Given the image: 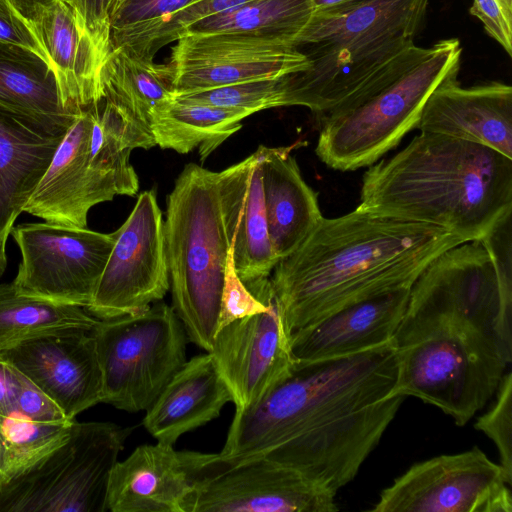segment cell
Listing matches in <instances>:
<instances>
[{
  "instance_id": "20",
  "label": "cell",
  "mask_w": 512,
  "mask_h": 512,
  "mask_svg": "<svg viewBox=\"0 0 512 512\" xmlns=\"http://www.w3.org/2000/svg\"><path fill=\"white\" fill-rule=\"evenodd\" d=\"M411 286L346 306L290 334L296 362L363 352L389 343L405 313Z\"/></svg>"
},
{
  "instance_id": "28",
  "label": "cell",
  "mask_w": 512,
  "mask_h": 512,
  "mask_svg": "<svg viewBox=\"0 0 512 512\" xmlns=\"http://www.w3.org/2000/svg\"><path fill=\"white\" fill-rule=\"evenodd\" d=\"M254 112L177 100L157 108L151 115V131L156 145L180 154L200 147L203 160L241 127V120Z\"/></svg>"
},
{
  "instance_id": "8",
  "label": "cell",
  "mask_w": 512,
  "mask_h": 512,
  "mask_svg": "<svg viewBox=\"0 0 512 512\" xmlns=\"http://www.w3.org/2000/svg\"><path fill=\"white\" fill-rule=\"evenodd\" d=\"M134 429L74 420L64 442L0 480V512H106L111 472Z\"/></svg>"
},
{
  "instance_id": "33",
  "label": "cell",
  "mask_w": 512,
  "mask_h": 512,
  "mask_svg": "<svg viewBox=\"0 0 512 512\" xmlns=\"http://www.w3.org/2000/svg\"><path fill=\"white\" fill-rule=\"evenodd\" d=\"M186 103L250 110L254 113L290 106L288 75L247 81L174 96Z\"/></svg>"
},
{
  "instance_id": "11",
  "label": "cell",
  "mask_w": 512,
  "mask_h": 512,
  "mask_svg": "<svg viewBox=\"0 0 512 512\" xmlns=\"http://www.w3.org/2000/svg\"><path fill=\"white\" fill-rule=\"evenodd\" d=\"M500 464L474 447L412 465L385 488L373 512H512Z\"/></svg>"
},
{
  "instance_id": "39",
  "label": "cell",
  "mask_w": 512,
  "mask_h": 512,
  "mask_svg": "<svg viewBox=\"0 0 512 512\" xmlns=\"http://www.w3.org/2000/svg\"><path fill=\"white\" fill-rule=\"evenodd\" d=\"M470 14L479 19L486 33L512 56V15L497 0H472Z\"/></svg>"
},
{
  "instance_id": "34",
  "label": "cell",
  "mask_w": 512,
  "mask_h": 512,
  "mask_svg": "<svg viewBox=\"0 0 512 512\" xmlns=\"http://www.w3.org/2000/svg\"><path fill=\"white\" fill-rule=\"evenodd\" d=\"M495 400L489 409L477 418L475 429L489 437L498 450L500 466L512 485V373L505 372Z\"/></svg>"
},
{
  "instance_id": "4",
  "label": "cell",
  "mask_w": 512,
  "mask_h": 512,
  "mask_svg": "<svg viewBox=\"0 0 512 512\" xmlns=\"http://www.w3.org/2000/svg\"><path fill=\"white\" fill-rule=\"evenodd\" d=\"M357 209L481 240L512 212V158L484 145L421 132L365 172Z\"/></svg>"
},
{
  "instance_id": "5",
  "label": "cell",
  "mask_w": 512,
  "mask_h": 512,
  "mask_svg": "<svg viewBox=\"0 0 512 512\" xmlns=\"http://www.w3.org/2000/svg\"><path fill=\"white\" fill-rule=\"evenodd\" d=\"M457 38L429 47L413 45L331 110L318 115L316 155L328 167L353 171L371 166L417 128L423 107L445 80L458 75Z\"/></svg>"
},
{
  "instance_id": "12",
  "label": "cell",
  "mask_w": 512,
  "mask_h": 512,
  "mask_svg": "<svg viewBox=\"0 0 512 512\" xmlns=\"http://www.w3.org/2000/svg\"><path fill=\"white\" fill-rule=\"evenodd\" d=\"M266 310L218 329L209 353L232 396L236 412L257 405L296 364L290 331L269 277L244 283Z\"/></svg>"
},
{
  "instance_id": "32",
  "label": "cell",
  "mask_w": 512,
  "mask_h": 512,
  "mask_svg": "<svg viewBox=\"0 0 512 512\" xmlns=\"http://www.w3.org/2000/svg\"><path fill=\"white\" fill-rule=\"evenodd\" d=\"M250 1L195 0L154 23L111 37V46H122L139 56L154 59L162 47L176 41L189 26Z\"/></svg>"
},
{
  "instance_id": "2",
  "label": "cell",
  "mask_w": 512,
  "mask_h": 512,
  "mask_svg": "<svg viewBox=\"0 0 512 512\" xmlns=\"http://www.w3.org/2000/svg\"><path fill=\"white\" fill-rule=\"evenodd\" d=\"M512 295L481 240L438 254L411 286L393 337L392 395L434 405L466 425L512 361Z\"/></svg>"
},
{
  "instance_id": "7",
  "label": "cell",
  "mask_w": 512,
  "mask_h": 512,
  "mask_svg": "<svg viewBox=\"0 0 512 512\" xmlns=\"http://www.w3.org/2000/svg\"><path fill=\"white\" fill-rule=\"evenodd\" d=\"M154 145L111 102L102 98L92 103L67 130L24 212L50 223L87 227L95 205L137 194L130 153Z\"/></svg>"
},
{
  "instance_id": "40",
  "label": "cell",
  "mask_w": 512,
  "mask_h": 512,
  "mask_svg": "<svg viewBox=\"0 0 512 512\" xmlns=\"http://www.w3.org/2000/svg\"><path fill=\"white\" fill-rule=\"evenodd\" d=\"M70 5L91 36L111 50L110 17L115 0H63Z\"/></svg>"
},
{
  "instance_id": "18",
  "label": "cell",
  "mask_w": 512,
  "mask_h": 512,
  "mask_svg": "<svg viewBox=\"0 0 512 512\" xmlns=\"http://www.w3.org/2000/svg\"><path fill=\"white\" fill-rule=\"evenodd\" d=\"M418 31L402 30L371 40L306 51L308 68L289 74L290 106L321 115L357 91L396 56L415 45Z\"/></svg>"
},
{
  "instance_id": "45",
  "label": "cell",
  "mask_w": 512,
  "mask_h": 512,
  "mask_svg": "<svg viewBox=\"0 0 512 512\" xmlns=\"http://www.w3.org/2000/svg\"><path fill=\"white\" fill-rule=\"evenodd\" d=\"M3 472H4V454H3V449H2V446L0 443V479L3 475Z\"/></svg>"
},
{
  "instance_id": "43",
  "label": "cell",
  "mask_w": 512,
  "mask_h": 512,
  "mask_svg": "<svg viewBox=\"0 0 512 512\" xmlns=\"http://www.w3.org/2000/svg\"><path fill=\"white\" fill-rule=\"evenodd\" d=\"M358 0H312L314 12L327 11L335 8H339Z\"/></svg>"
},
{
  "instance_id": "26",
  "label": "cell",
  "mask_w": 512,
  "mask_h": 512,
  "mask_svg": "<svg viewBox=\"0 0 512 512\" xmlns=\"http://www.w3.org/2000/svg\"><path fill=\"white\" fill-rule=\"evenodd\" d=\"M0 106L59 129H69L78 114L64 106L48 60L28 48L6 43H0Z\"/></svg>"
},
{
  "instance_id": "13",
  "label": "cell",
  "mask_w": 512,
  "mask_h": 512,
  "mask_svg": "<svg viewBox=\"0 0 512 512\" xmlns=\"http://www.w3.org/2000/svg\"><path fill=\"white\" fill-rule=\"evenodd\" d=\"M117 236L86 311L97 319L136 314L170 289L164 220L154 188L143 191Z\"/></svg>"
},
{
  "instance_id": "31",
  "label": "cell",
  "mask_w": 512,
  "mask_h": 512,
  "mask_svg": "<svg viewBox=\"0 0 512 512\" xmlns=\"http://www.w3.org/2000/svg\"><path fill=\"white\" fill-rule=\"evenodd\" d=\"M74 420L43 423L17 412L0 415V443L4 454V472L0 480L31 465L64 442Z\"/></svg>"
},
{
  "instance_id": "21",
  "label": "cell",
  "mask_w": 512,
  "mask_h": 512,
  "mask_svg": "<svg viewBox=\"0 0 512 512\" xmlns=\"http://www.w3.org/2000/svg\"><path fill=\"white\" fill-rule=\"evenodd\" d=\"M31 24L56 75L64 106L77 114L101 100V71L110 50L91 36L75 10L55 0Z\"/></svg>"
},
{
  "instance_id": "42",
  "label": "cell",
  "mask_w": 512,
  "mask_h": 512,
  "mask_svg": "<svg viewBox=\"0 0 512 512\" xmlns=\"http://www.w3.org/2000/svg\"><path fill=\"white\" fill-rule=\"evenodd\" d=\"M17 11L32 23L55 0H9Z\"/></svg>"
},
{
  "instance_id": "14",
  "label": "cell",
  "mask_w": 512,
  "mask_h": 512,
  "mask_svg": "<svg viewBox=\"0 0 512 512\" xmlns=\"http://www.w3.org/2000/svg\"><path fill=\"white\" fill-rule=\"evenodd\" d=\"M336 494L264 456L222 466L205 456L185 512H334Z\"/></svg>"
},
{
  "instance_id": "29",
  "label": "cell",
  "mask_w": 512,
  "mask_h": 512,
  "mask_svg": "<svg viewBox=\"0 0 512 512\" xmlns=\"http://www.w3.org/2000/svg\"><path fill=\"white\" fill-rule=\"evenodd\" d=\"M314 13L312 0H252L189 26L182 35L251 34L295 42Z\"/></svg>"
},
{
  "instance_id": "38",
  "label": "cell",
  "mask_w": 512,
  "mask_h": 512,
  "mask_svg": "<svg viewBox=\"0 0 512 512\" xmlns=\"http://www.w3.org/2000/svg\"><path fill=\"white\" fill-rule=\"evenodd\" d=\"M0 43L28 48L48 60L33 25L9 0H0Z\"/></svg>"
},
{
  "instance_id": "6",
  "label": "cell",
  "mask_w": 512,
  "mask_h": 512,
  "mask_svg": "<svg viewBox=\"0 0 512 512\" xmlns=\"http://www.w3.org/2000/svg\"><path fill=\"white\" fill-rule=\"evenodd\" d=\"M166 204L164 238L172 308L187 338L209 352L231 248L219 173L187 164Z\"/></svg>"
},
{
  "instance_id": "23",
  "label": "cell",
  "mask_w": 512,
  "mask_h": 512,
  "mask_svg": "<svg viewBox=\"0 0 512 512\" xmlns=\"http://www.w3.org/2000/svg\"><path fill=\"white\" fill-rule=\"evenodd\" d=\"M218 173L236 272L244 283L269 277L278 259L268 235L258 148Z\"/></svg>"
},
{
  "instance_id": "9",
  "label": "cell",
  "mask_w": 512,
  "mask_h": 512,
  "mask_svg": "<svg viewBox=\"0 0 512 512\" xmlns=\"http://www.w3.org/2000/svg\"><path fill=\"white\" fill-rule=\"evenodd\" d=\"M103 401L130 413L146 411L186 362L184 327L172 306L99 319L92 329Z\"/></svg>"
},
{
  "instance_id": "1",
  "label": "cell",
  "mask_w": 512,
  "mask_h": 512,
  "mask_svg": "<svg viewBox=\"0 0 512 512\" xmlns=\"http://www.w3.org/2000/svg\"><path fill=\"white\" fill-rule=\"evenodd\" d=\"M393 340L372 349L312 362L290 374L251 409L236 412L222 466L264 456L292 467L335 494L376 448L405 397L392 395Z\"/></svg>"
},
{
  "instance_id": "10",
  "label": "cell",
  "mask_w": 512,
  "mask_h": 512,
  "mask_svg": "<svg viewBox=\"0 0 512 512\" xmlns=\"http://www.w3.org/2000/svg\"><path fill=\"white\" fill-rule=\"evenodd\" d=\"M10 235L21 253L13 280L21 293L86 309L117 232L100 233L45 221L14 225Z\"/></svg>"
},
{
  "instance_id": "41",
  "label": "cell",
  "mask_w": 512,
  "mask_h": 512,
  "mask_svg": "<svg viewBox=\"0 0 512 512\" xmlns=\"http://www.w3.org/2000/svg\"><path fill=\"white\" fill-rule=\"evenodd\" d=\"M18 390V371L0 360V415L15 412Z\"/></svg>"
},
{
  "instance_id": "27",
  "label": "cell",
  "mask_w": 512,
  "mask_h": 512,
  "mask_svg": "<svg viewBox=\"0 0 512 512\" xmlns=\"http://www.w3.org/2000/svg\"><path fill=\"white\" fill-rule=\"evenodd\" d=\"M101 83L103 98L150 133L152 113L175 95L168 64H157L122 46L111 47L102 66Z\"/></svg>"
},
{
  "instance_id": "17",
  "label": "cell",
  "mask_w": 512,
  "mask_h": 512,
  "mask_svg": "<svg viewBox=\"0 0 512 512\" xmlns=\"http://www.w3.org/2000/svg\"><path fill=\"white\" fill-rule=\"evenodd\" d=\"M204 471V453L176 451L158 442L138 446L117 461L109 479L107 511L185 512Z\"/></svg>"
},
{
  "instance_id": "24",
  "label": "cell",
  "mask_w": 512,
  "mask_h": 512,
  "mask_svg": "<svg viewBox=\"0 0 512 512\" xmlns=\"http://www.w3.org/2000/svg\"><path fill=\"white\" fill-rule=\"evenodd\" d=\"M232 396L207 352L186 360L146 410L143 425L157 439L174 445L178 438L217 418Z\"/></svg>"
},
{
  "instance_id": "25",
  "label": "cell",
  "mask_w": 512,
  "mask_h": 512,
  "mask_svg": "<svg viewBox=\"0 0 512 512\" xmlns=\"http://www.w3.org/2000/svg\"><path fill=\"white\" fill-rule=\"evenodd\" d=\"M295 146L258 147L268 235L278 261L297 249L323 218L318 195L291 154Z\"/></svg>"
},
{
  "instance_id": "37",
  "label": "cell",
  "mask_w": 512,
  "mask_h": 512,
  "mask_svg": "<svg viewBox=\"0 0 512 512\" xmlns=\"http://www.w3.org/2000/svg\"><path fill=\"white\" fill-rule=\"evenodd\" d=\"M18 378L19 390L15 412L36 422L61 423L71 421L48 395L19 371Z\"/></svg>"
},
{
  "instance_id": "30",
  "label": "cell",
  "mask_w": 512,
  "mask_h": 512,
  "mask_svg": "<svg viewBox=\"0 0 512 512\" xmlns=\"http://www.w3.org/2000/svg\"><path fill=\"white\" fill-rule=\"evenodd\" d=\"M98 320L83 307L21 293L13 281L0 284V351L65 328L92 330Z\"/></svg>"
},
{
  "instance_id": "3",
  "label": "cell",
  "mask_w": 512,
  "mask_h": 512,
  "mask_svg": "<svg viewBox=\"0 0 512 512\" xmlns=\"http://www.w3.org/2000/svg\"><path fill=\"white\" fill-rule=\"evenodd\" d=\"M462 238L436 226L355 209L322 218L269 278L290 333L346 306L412 286Z\"/></svg>"
},
{
  "instance_id": "16",
  "label": "cell",
  "mask_w": 512,
  "mask_h": 512,
  "mask_svg": "<svg viewBox=\"0 0 512 512\" xmlns=\"http://www.w3.org/2000/svg\"><path fill=\"white\" fill-rule=\"evenodd\" d=\"M92 330L70 327L25 339L0 351L8 363L73 420L103 401V380Z\"/></svg>"
},
{
  "instance_id": "19",
  "label": "cell",
  "mask_w": 512,
  "mask_h": 512,
  "mask_svg": "<svg viewBox=\"0 0 512 512\" xmlns=\"http://www.w3.org/2000/svg\"><path fill=\"white\" fill-rule=\"evenodd\" d=\"M417 128L490 147L512 158V87L492 81L462 87L457 75L426 101Z\"/></svg>"
},
{
  "instance_id": "15",
  "label": "cell",
  "mask_w": 512,
  "mask_h": 512,
  "mask_svg": "<svg viewBox=\"0 0 512 512\" xmlns=\"http://www.w3.org/2000/svg\"><path fill=\"white\" fill-rule=\"evenodd\" d=\"M167 64L175 95L285 76L308 68L307 57L292 43L251 34L182 35Z\"/></svg>"
},
{
  "instance_id": "22",
  "label": "cell",
  "mask_w": 512,
  "mask_h": 512,
  "mask_svg": "<svg viewBox=\"0 0 512 512\" xmlns=\"http://www.w3.org/2000/svg\"><path fill=\"white\" fill-rule=\"evenodd\" d=\"M68 129L48 127L0 106V263L6 242Z\"/></svg>"
},
{
  "instance_id": "35",
  "label": "cell",
  "mask_w": 512,
  "mask_h": 512,
  "mask_svg": "<svg viewBox=\"0 0 512 512\" xmlns=\"http://www.w3.org/2000/svg\"><path fill=\"white\" fill-rule=\"evenodd\" d=\"M195 0H124L111 14L110 39L172 14Z\"/></svg>"
},
{
  "instance_id": "44",
  "label": "cell",
  "mask_w": 512,
  "mask_h": 512,
  "mask_svg": "<svg viewBox=\"0 0 512 512\" xmlns=\"http://www.w3.org/2000/svg\"><path fill=\"white\" fill-rule=\"evenodd\" d=\"M506 13L512 15V0H497Z\"/></svg>"
},
{
  "instance_id": "46",
  "label": "cell",
  "mask_w": 512,
  "mask_h": 512,
  "mask_svg": "<svg viewBox=\"0 0 512 512\" xmlns=\"http://www.w3.org/2000/svg\"><path fill=\"white\" fill-rule=\"evenodd\" d=\"M124 0H115L112 12L123 2ZM112 14V13H111Z\"/></svg>"
},
{
  "instance_id": "47",
  "label": "cell",
  "mask_w": 512,
  "mask_h": 512,
  "mask_svg": "<svg viewBox=\"0 0 512 512\" xmlns=\"http://www.w3.org/2000/svg\"><path fill=\"white\" fill-rule=\"evenodd\" d=\"M5 268H6V265H3L2 263H0V277H1V276H2V274L4 273Z\"/></svg>"
},
{
  "instance_id": "36",
  "label": "cell",
  "mask_w": 512,
  "mask_h": 512,
  "mask_svg": "<svg viewBox=\"0 0 512 512\" xmlns=\"http://www.w3.org/2000/svg\"><path fill=\"white\" fill-rule=\"evenodd\" d=\"M266 310V303L255 297L238 276L230 248L225 270L217 330L236 319Z\"/></svg>"
}]
</instances>
